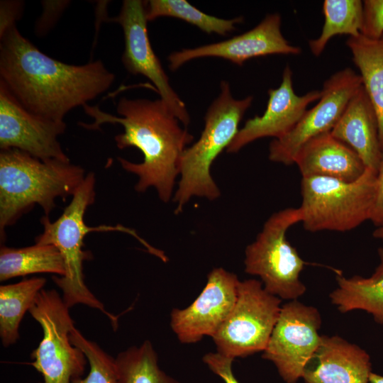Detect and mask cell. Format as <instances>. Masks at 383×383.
<instances>
[{"label":"cell","mask_w":383,"mask_h":383,"mask_svg":"<svg viewBox=\"0 0 383 383\" xmlns=\"http://www.w3.org/2000/svg\"><path fill=\"white\" fill-rule=\"evenodd\" d=\"M21 3L16 1H1V26L0 30L16 23L21 14Z\"/></svg>","instance_id":"cell-32"},{"label":"cell","mask_w":383,"mask_h":383,"mask_svg":"<svg viewBox=\"0 0 383 383\" xmlns=\"http://www.w3.org/2000/svg\"><path fill=\"white\" fill-rule=\"evenodd\" d=\"M253 100L252 96L235 99L229 83L221 81L220 93L204 116V128L199 140L184 150L179 167L180 179L173 195L175 213L194 196L213 201L221 192L211 174V165L228 147L239 128V123Z\"/></svg>","instance_id":"cell-5"},{"label":"cell","mask_w":383,"mask_h":383,"mask_svg":"<svg viewBox=\"0 0 383 383\" xmlns=\"http://www.w3.org/2000/svg\"><path fill=\"white\" fill-rule=\"evenodd\" d=\"M69 309L56 290L43 289L28 311L43 329L30 365L42 374L43 383H71L84 372L87 357L70 338L74 322Z\"/></svg>","instance_id":"cell-8"},{"label":"cell","mask_w":383,"mask_h":383,"mask_svg":"<svg viewBox=\"0 0 383 383\" xmlns=\"http://www.w3.org/2000/svg\"><path fill=\"white\" fill-rule=\"evenodd\" d=\"M279 13L267 14L252 29L228 40L182 49L167 57L170 69L174 72L194 59L206 57H221L242 66L253 57L270 55H299L301 48L291 45L281 32Z\"/></svg>","instance_id":"cell-15"},{"label":"cell","mask_w":383,"mask_h":383,"mask_svg":"<svg viewBox=\"0 0 383 383\" xmlns=\"http://www.w3.org/2000/svg\"><path fill=\"white\" fill-rule=\"evenodd\" d=\"M369 354L338 335H321V343L304 368L306 383H369Z\"/></svg>","instance_id":"cell-17"},{"label":"cell","mask_w":383,"mask_h":383,"mask_svg":"<svg viewBox=\"0 0 383 383\" xmlns=\"http://www.w3.org/2000/svg\"><path fill=\"white\" fill-rule=\"evenodd\" d=\"M239 282L235 274L213 269L198 297L189 306L171 311L170 326L179 342L192 344L212 338L235 305Z\"/></svg>","instance_id":"cell-14"},{"label":"cell","mask_w":383,"mask_h":383,"mask_svg":"<svg viewBox=\"0 0 383 383\" xmlns=\"http://www.w3.org/2000/svg\"><path fill=\"white\" fill-rule=\"evenodd\" d=\"M43 13L36 25V30L43 33L49 30L57 18L66 8L67 1H43Z\"/></svg>","instance_id":"cell-30"},{"label":"cell","mask_w":383,"mask_h":383,"mask_svg":"<svg viewBox=\"0 0 383 383\" xmlns=\"http://www.w3.org/2000/svg\"><path fill=\"white\" fill-rule=\"evenodd\" d=\"M70 338L84 353L90 367L85 378L74 379L71 383H121L116 358L87 340L75 327L70 333Z\"/></svg>","instance_id":"cell-27"},{"label":"cell","mask_w":383,"mask_h":383,"mask_svg":"<svg viewBox=\"0 0 383 383\" xmlns=\"http://www.w3.org/2000/svg\"><path fill=\"white\" fill-rule=\"evenodd\" d=\"M373 236L374 238L381 240L383 242V225L377 227L373 232Z\"/></svg>","instance_id":"cell-34"},{"label":"cell","mask_w":383,"mask_h":383,"mask_svg":"<svg viewBox=\"0 0 383 383\" xmlns=\"http://www.w3.org/2000/svg\"><path fill=\"white\" fill-rule=\"evenodd\" d=\"M377 252L379 262L370 277H345L339 273L338 287L330 294V299L342 313L362 310L383 324V248Z\"/></svg>","instance_id":"cell-20"},{"label":"cell","mask_w":383,"mask_h":383,"mask_svg":"<svg viewBox=\"0 0 383 383\" xmlns=\"http://www.w3.org/2000/svg\"><path fill=\"white\" fill-rule=\"evenodd\" d=\"M35 273L65 274L63 257L59 250L50 244L13 248L1 247L0 280Z\"/></svg>","instance_id":"cell-22"},{"label":"cell","mask_w":383,"mask_h":383,"mask_svg":"<svg viewBox=\"0 0 383 383\" xmlns=\"http://www.w3.org/2000/svg\"><path fill=\"white\" fill-rule=\"evenodd\" d=\"M362 85L360 75L350 68L338 71L330 77L323 83L317 104L306 110L287 134L270 143L269 159L286 165L294 163L298 152L306 143L331 131L350 99Z\"/></svg>","instance_id":"cell-11"},{"label":"cell","mask_w":383,"mask_h":383,"mask_svg":"<svg viewBox=\"0 0 383 383\" xmlns=\"http://www.w3.org/2000/svg\"><path fill=\"white\" fill-rule=\"evenodd\" d=\"M45 282V278L33 277L0 287V337L4 347L19 338L21 320Z\"/></svg>","instance_id":"cell-23"},{"label":"cell","mask_w":383,"mask_h":383,"mask_svg":"<svg viewBox=\"0 0 383 383\" xmlns=\"http://www.w3.org/2000/svg\"><path fill=\"white\" fill-rule=\"evenodd\" d=\"M110 21L119 23L123 29L125 48L121 62L126 70L132 74H141L148 78L179 122L184 126H188L190 116L186 105L172 87L151 46L148 34L145 2L124 0L118 15Z\"/></svg>","instance_id":"cell-12"},{"label":"cell","mask_w":383,"mask_h":383,"mask_svg":"<svg viewBox=\"0 0 383 383\" xmlns=\"http://www.w3.org/2000/svg\"><path fill=\"white\" fill-rule=\"evenodd\" d=\"M95 176L90 172L72 195L71 202L62 215L54 222L47 216L41 218L43 233L35 238V243L50 244L60 252L65 262V274L53 276L52 280L62 292V299L70 308L82 304L104 313L117 327V318L108 312L104 304L91 292L84 282L83 262L91 257L89 251L84 250V239L87 234L95 231H121L135 238L152 255L156 256L160 250L140 238L134 230L121 225L87 226L84 222L87 209L95 200Z\"/></svg>","instance_id":"cell-4"},{"label":"cell","mask_w":383,"mask_h":383,"mask_svg":"<svg viewBox=\"0 0 383 383\" xmlns=\"http://www.w3.org/2000/svg\"><path fill=\"white\" fill-rule=\"evenodd\" d=\"M369 383H383V375L371 372Z\"/></svg>","instance_id":"cell-33"},{"label":"cell","mask_w":383,"mask_h":383,"mask_svg":"<svg viewBox=\"0 0 383 383\" xmlns=\"http://www.w3.org/2000/svg\"><path fill=\"white\" fill-rule=\"evenodd\" d=\"M376 188L377 172L369 168L353 182L302 177L301 222L311 232L351 231L370 219Z\"/></svg>","instance_id":"cell-6"},{"label":"cell","mask_w":383,"mask_h":383,"mask_svg":"<svg viewBox=\"0 0 383 383\" xmlns=\"http://www.w3.org/2000/svg\"><path fill=\"white\" fill-rule=\"evenodd\" d=\"M301 221L299 207L273 213L245 251V272L258 276L265 289L281 299L297 300L306 289L300 280L306 262L286 238L287 230Z\"/></svg>","instance_id":"cell-7"},{"label":"cell","mask_w":383,"mask_h":383,"mask_svg":"<svg viewBox=\"0 0 383 383\" xmlns=\"http://www.w3.org/2000/svg\"><path fill=\"white\" fill-rule=\"evenodd\" d=\"M85 178L84 170L70 162L41 160L18 149L0 152V233L38 204L45 216L56 199L73 195Z\"/></svg>","instance_id":"cell-3"},{"label":"cell","mask_w":383,"mask_h":383,"mask_svg":"<svg viewBox=\"0 0 383 383\" xmlns=\"http://www.w3.org/2000/svg\"><path fill=\"white\" fill-rule=\"evenodd\" d=\"M268 95L263 115L255 116L245 122L227 148L228 152H238L246 145L265 137H283L301 120L308 106L321 98V91L314 90L297 95L293 89L292 70L287 65L279 87L269 89Z\"/></svg>","instance_id":"cell-16"},{"label":"cell","mask_w":383,"mask_h":383,"mask_svg":"<svg viewBox=\"0 0 383 383\" xmlns=\"http://www.w3.org/2000/svg\"><path fill=\"white\" fill-rule=\"evenodd\" d=\"M331 134L351 148L366 168L377 172L383 157L375 110L362 85L353 94Z\"/></svg>","instance_id":"cell-18"},{"label":"cell","mask_w":383,"mask_h":383,"mask_svg":"<svg viewBox=\"0 0 383 383\" xmlns=\"http://www.w3.org/2000/svg\"><path fill=\"white\" fill-rule=\"evenodd\" d=\"M377 227L383 225V157L377 172V188L370 219Z\"/></svg>","instance_id":"cell-31"},{"label":"cell","mask_w":383,"mask_h":383,"mask_svg":"<svg viewBox=\"0 0 383 383\" xmlns=\"http://www.w3.org/2000/svg\"><path fill=\"white\" fill-rule=\"evenodd\" d=\"M64 121L42 117L27 110L0 81V148L18 149L41 160L70 162L58 137Z\"/></svg>","instance_id":"cell-13"},{"label":"cell","mask_w":383,"mask_h":383,"mask_svg":"<svg viewBox=\"0 0 383 383\" xmlns=\"http://www.w3.org/2000/svg\"><path fill=\"white\" fill-rule=\"evenodd\" d=\"M346 45L352 53L353 62L360 72L362 86L375 110L383 152V35L378 40H372L360 34L350 37Z\"/></svg>","instance_id":"cell-21"},{"label":"cell","mask_w":383,"mask_h":383,"mask_svg":"<svg viewBox=\"0 0 383 383\" xmlns=\"http://www.w3.org/2000/svg\"><path fill=\"white\" fill-rule=\"evenodd\" d=\"M115 79L100 60L70 65L48 56L13 23L0 30V81L29 111L64 121L107 91Z\"/></svg>","instance_id":"cell-1"},{"label":"cell","mask_w":383,"mask_h":383,"mask_svg":"<svg viewBox=\"0 0 383 383\" xmlns=\"http://www.w3.org/2000/svg\"><path fill=\"white\" fill-rule=\"evenodd\" d=\"M325 17L321 35L309 42L315 56H319L328 41L337 35L355 37L360 34L363 5L360 0H325L323 4Z\"/></svg>","instance_id":"cell-24"},{"label":"cell","mask_w":383,"mask_h":383,"mask_svg":"<svg viewBox=\"0 0 383 383\" xmlns=\"http://www.w3.org/2000/svg\"><path fill=\"white\" fill-rule=\"evenodd\" d=\"M281 302L265 289L261 281H240L235 305L211 338L216 352L233 360L263 352L279 318Z\"/></svg>","instance_id":"cell-9"},{"label":"cell","mask_w":383,"mask_h":383,"mask_svg":"<svg viewBox=\"0 0 383 383\" xmlns=\"http://www.w3.org/2000/svg\"><path fill=\"white\" fill-rule=\"evenodd\" d=\"M294 163L302 177H325L345 182L357 179L366 170L357 154L330 132L306 143L298 152Z\"/></svg>","instance_id":"cell-19"},{"label":"cell","mask_w":383,"mask_h":383,"mask_svg":"<svg viewBox=\"0 0 383 383\" xmlns=\"http://www.w3.org/2000/svg\"><path fill=\"white\" fill-rule=\"evenodd\" d=\"M318 309L298 300L282 306L262 357L271 361L287 383H296L321 340Z\"/></svg>","instance_id":"cell-10"},{"label":"cell","mask_w":383,"mask_h":383,"mask_svg":"<svg viewBox=\"0 0 383 383\" xmlns=\"http://www.w3.org/2000/svg\"><path fill=\"white\" fill-rule=\"evenodd\" d=\"M202 360L208 368L220 377L225 383H240L233 372V359L216 352L206 353L203 356Z\"/></svg>","instance_id":"cell-29"},{"label":"cell","mask_w":383,"mask_h":383,"mask_svg":"<svg viewBox=\"0 0 383 383\" xmlns=\"http://www.w3.org/2000/svg\"><path fill=\"white\" fill-rule=\"evenodd\" d=\"M116 362L121 383H181L160 368L157 353L149 340L119 353Z\"/></svg>","instance_id":"cell-26"},{"label":"cell","mask_w":383,"mask_h":383,"mask_svg":"<svg viewBox=\"0 0 383 383\" xmlns=\"http://www.w3.org/2000/svg\"><path fill=\"white\" fill-rule=\"evenodd\" d=\"M362 5L360 34L370 39L378 40L383 35V0H365Z\"/></svg>","instance_id":"cell-28"},{"label":"cell","mask_w":383,"mask_h":383,"mask_svg":"<svg viewBox=\"0 0 383 383\" xmlns=\"http://www.w3.org/2000/svg\"><path fill=\"white\" fill-rule=\"evenodd\" d=\"M94 119L93 123L81 126L98 129L104 123H118L123 132L114 138L119 149L138 148L143 155L142 162L135 163L118 157L126 171L138 177L135 191L144 192L148 188L156 189L165 203L173 195L177 177L179 174L182 155L194 136L179 126V121L161 99H128L121 97L116 104V116L102 111L98 106H83Z\"/></svg>","instance_id":"cell-2"},{"label":"cell","mask_w":383,"mask_h":383,"mask_svg":"<svg viewBox=\"0 0 383 383\" xmlns=\"http://www.w3.org/2000/svg\"><path fill=\"white\" fill-rule=\"evenodd\" d=\"M145 2L148 21L159 17H173L194 25L209 34L227 35L236 29V24L243 21L242 16L223 19L211 16L201 11L186 0H150Z\"/></svg>","instance_id":"cell-25"}]
</instances>
